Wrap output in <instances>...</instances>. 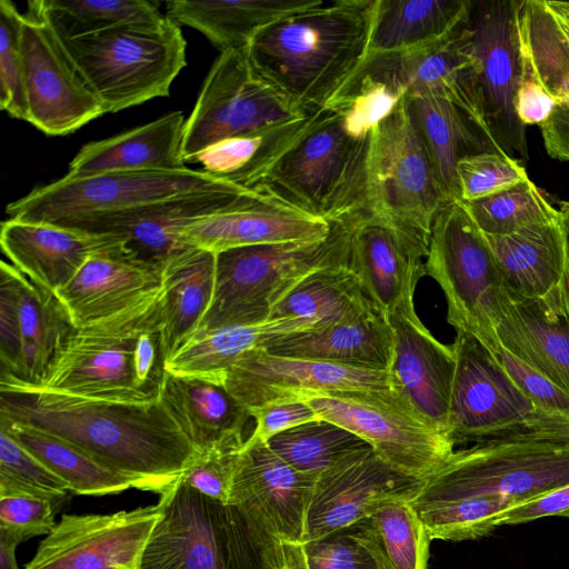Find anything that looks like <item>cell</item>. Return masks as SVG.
I'll return each mask as SVG.
<instances>
[{
	"mask_svg": "<svg viewBox=\"0 0 569 569\" xmlns=\"http://www.w3.org/2000/svg\"><path fill=\"white\" fill-rule=\"evenodd\" d=\"M519 388L540 408L569 416V392L521 362L501 346L493 355Z\"/></svg>",
	"mask_w": 569,
	"mask_h": 569,
	"instance_id": "6f0895ef",
	"label": "cell"
},
{
	"mask_svg": "<svg viewBox=\"0 0 569 569\" xmlns=\"http://www.w3.org/2000/svg\"><path fill=\"white\" fill-rule=\"evenodd\" d=\"M540 129L548 154L569 162V104L556 106Z\"/></svg>",
	"mask_w": 569,
	"mask_h": 569,
	"instance_id": "6125c7cd",
	"label": "cell"
},
{
	"mask_svg": "<svg viewBox=\"0 0 569 569\" xmlns=\"http://www.w3.org/2000/svg\"><path fill=\"white\" fill-rule=\"evenodd\" d=\"M317 479L293 469L267 442L242 446L228 505L266 539L302 543Z\"/></svg>",
	"mask_w": 569,
	"mask_h": 569,
	"instance_id": "ffe728a7",
	"label": "cell"
},
{
	"mask_svg": "<svg viewBox=\"0 0 569 569\" xmlns=\"http://www.w3.org/2000/svg\"><path fill=\"white\" fill-rule=\"evenodd\" d=\"M160 397L197 450L246 441L243 429L250 413L224 385L167 371Z\"/></svg>",
	"mask_w": 569,
	"mask_h": 569,
	"instance_id": "1f68e13d",
	"label": "cell"
},
{
	"mask_svg": "<svg viewBox=\"0 0 569 569\" xmlns=\"http://www.w3.org/2000/svg\"><path fill=\"white\" fill-rule=\"evenodd\" d=\"M0 243L12 266L38 286L56 292L92 256L124 247L127 240L117 234L9 218L1 224Z\"/></svg>",
	"mask_w": 569,
	"mask_h": 569,
	"instance_id": "83f0119b",
	"label": "cell"
},
{
	"mask_svg": "<svg viewBox=\"0 0 569 569\" xmlns=\"http://www.w3.org/2000/svg\"><path fill=\"white\" fill-rule=\"evenodd\" d=\"M471 4L469 0H376L368 54L441 39L468 18Z\"/></svg>",
	"mask_w": 569,
	"mask_h": 569,
	"instance_id": "ab89813d",
	"label": "cell"
},
{
	"mask_svg": "<svg viewBox=\"0 0 569 569\" xmlns=\"http://www.w3.org/2000/svg\"><path fill=\"white\" fill-rule=\"evenodd\" d=\"M569 510V485L525 501L501 513L498 527L519 525L549 516H562Z\"/></svg>",
	"mask_w": 569,
	"mask_h": 569,
	"instance_id": "91938a15",
	"label": "cell"
},
{
	"mask_svg": "<svg viewBox=\"0 0 569 569\" xmlns=\"http://www.w3.org/2000/svg\"><path fill=\"white\" fill-rule=\"evenodd\" d=\"M22 54L28 122L48 136L72 133L106 113L61 38L41 0L23 13Z\"/></svg>",
	"mask_w": 569,
	"mask_h": 569,
	"instance_id": "5bb4252c",
	"label": "cell"
},
{
	"mask_svg": "<svg viewBox=\"0 0 569 569\" xmlns=\"http://www.w3.org/2000/svg\"><path fill=\"white\" fill-rule=\"evenodd\" d=\"M163 303V283L128 307L90 322L64 342L39 386L16 385L76 397L150 402L134 383L132 351L137 332Z\"/></svg>",
	"mask_w": 569,
	"mask_h": 569,
	"instance_id": "9c48e42d",
	"label": "cell"
},
{
	"mask_svg": "<svg viewBox=\"0 0 569 569\" xmlns=\"http://www.w3.org/2000/svg\"><path fill=\"white\" fill-rule=\"evenodd\" d=\"M306 112L281 94L252 66L247 48L220 52L184 123L182 159H193L208 147Z\"/></svg>",
	"mask_w": 569,
	"mask_h": 569,
	"instance_id": "7c38bea8",
	"label": "cell"
},
{
	"mask_svg": "<svg viewBox=\"0 0 569 569\" xmlns=\"http://www.w3.org/2000/svg\"><path fill=\"white\" fill-rule=\"evenodd\" d=\"M160 515V501L112 513H64L26 569H139Z\"/></svg>",
	"mask_w": 569,
	"mask_h": 569,
	"instance_id": "ac0fdd59",
	"label": "cell"
},
{
	"mask_svg": "<svg viewBox=\"0 0 569 569\" xmlns=\"http://www.w3.org/2000/svg\"><path fill=\"white\" fill-rule=\"evenodd\" d=\"M61 40L106 113L169 96L187 64V41L168 16L154 27H123Z\"/></svg>",
	"mask_w": 569,
	"mask_h": 569,
	"instance_id": "8992f818",
	"label": "cell"
},
{
	"mask_svg": "<svg viewBox=\"0 0 569 569\" xmlns=\"http://www.w3.org/2000/svg\"><path fill=\"white\" fill-rule=\"evenodd\" d=\"M184 117L167 113L119 134L84 144L69 163L66 176L80 178L109 172L182 169Z\"/></svg>",
	"mask_w": 569,
	"mask_h": 569,
	"instance_id": "4dcf8cb0",
	"label": "cell"
},
{
	"mask_svg": "<svg viewBox=\"0 0 569 569\" xmlns=\"http://www.w3.org/2000/svg\"><path fill=\"white\" fill-rule=\"evenodd\" d=\"M369 138H352L341 118L323 108L253 189L328 222L367 212Z\"/></svg>",
	"mask_w": 569,
	"mask_h": 569,
	"instance_id": "5b68a950",
	"label": "cell"
},
{
	"mask_svg": "<svg viewBox=\"0 0 569 569\" xmlns=\"http://www.w3.org/2000/svg\"><path fill=\"white\" fill-rule=\"evenodd\" d=\"M462 202L478 228L489 236L509 234L526 226L559 218V210L530 179L499 193Z\"/></svg>",
	"mask_w": 569,
	"mask_h": 569,
	"instance_id": "7dc6e473",
	"label": "cell"
},
{
	"mask_svg": "<svg viewBox=\"0 0 569 569\" xmlns=\"http://www.w3.org/2000/svg\"><path fill=\"white\" fill-rule=\"evenodd\" d=\"M517 29L523 71L569 104V1L521 0Z\"/></svg>",
	"mask_w": 569,
	"mask_h": 569,
	"instance_id": "e575fe53",
	"label": "cell"
},
{
	"mask_svg": "<svg viewBox=\"0 0 569 569\" xmlns=\"http://www.w3.org/2000/svg\"><path fill=\"white\" fill-rule=\"evenodd\" d=\"M456 176L460 200L466 202L499 193L529 179L519 159L498 152L461 158Z\"/></svg>",
	"mask_w": 569,
	"mask_h": 569,
	"instance_id": "816d5d0a",
	"label": "cell"
},
{
	"mask_svg": "<svg viewBox=\"0 0 569 569\" xmlns=\"http://www.w3.org/2000/svg\"><path fill=\"white\" fill-rule=\"evenodd\" d=\"M393 331L387 313L368 300L342 320L287 336L266 350L283 357L388 371Z\"/></svg>",
	"mask_w": 569,
	"mask_h": 569,
	"instance_id": "f546056e",
	"label": "cell"
},
{
	"mask_svg": "<svg viewBox=\"0 0 569 569\" xmlns=\"http://www.w3.org/2000/svg\"><path fill=\"white\" fill-rule=\"evenodd\" d=\"M301 401L321 419L362 438L391 466L417 478L432 476L455 451L447 433L420 419L393 391H326Z\"/></svg>",
	"mask_w": 569,
	"mask_h": 569,
	"instance_id": "4fadbf2b",
	"label": "cell"
},
{
	"mask_svg": "<svg viewBox=\"0 0 569 569\" xmlns=\"http://www.w3.org/2000/svg\"><path fill=\"white\" fill-rule=\"evenodd\" d=\"M393 347L389 380L392 390L432 428L448 435V416L456 353L422 323L415 301H406L388 315ZM449 436V435H448Z\"/></svg>",
	"mask_w": 569,
	"mask_h": 569,
	"instance_id": "603a6c76",
	"label": "cell"
},
{
	"mask_svg": "<svg viewBox=\"0 0 569 569\" xmlns=\"http://www.w3.org/2000/svg\"><path fill=\"white\" fill-rule=\"evenodd\" d=\"M368 300L360 279L343 263L305 278L274 307L270 319H312L319 329L342 320Z\"/></svg>",
	"mask_w": 569,
	"mask_h": 569,
	"instance_id": "7bdbcfd3",
	"label": "cell"
},
{
	"mask_svg": "<svg viewBox=\"0 0 569 569\" xmlns=\"http://www.w3.org/2000/svg\"><path fill=\"white\" fill-rule=\"evenodd\" d=\"M448 198L403 97L372 129L367 158V212L428 246Z\"/></svg>",
	"mask_w": 569,
	"mask_h": 569,
	"instance_id": "ba28073f",
	"label": "cell"
},
{
	"mask_svg": "<svg viewBox=\"0 0 569 569\" xmlns=\"http://www.w3.org/2000/svg\"><path fill=\"white\" fill-rule=\"evenodd\" d=\"M252 189L191 193L128 211L90 216L70 220L60 226L92 233L117 234L141 258L164 263L184 247L182 230L194 220L234 206Z\"/></svg>",
	"mask_w": 569,
	"mask_h": 569,
	"instance_id": "484cf974",
	"label": "cell"
},
{
	"mask_svg": "<svg viewBox=\"0 0 569 569\" xmlns=\"http://www.w3.org/2000/svg\"><path fill=\"white\" fill-rule=\"evenodd\" d=\"M525 501L499 495L412 506L430 538L462 541L489 535L506 510Z\"/></svg>",
	"mask_w": 569,
	"mask_h": 569,
	"instance_id": "bcb514c9",
	"label": "cell"
},
{
	"mask_svg": "<svg viewBox=\"0 0 569 569\" xmlns=\"http://www.w3.org/2000/svg\"><path fill=\"white\" fill-rule=\"evenodd\" d=\"M520 1H472L469 23L486 126L503 153L527 160L526 126L516 113V97L523 78L517 29Z\"/></svg>",
	"mask_w": 569,
	"mask_h": 569,
	"instance_id": "9a60e30c",
	"label": "cell"
},
{
	"mask_svg": "<svg viewBox=\"0 0 569 569\" xmlns=\"http://www.w3.org/2000/svg\"><path fill=\"white\" fill-rule=\"evenodd\" d=\"M226 569H281L280 543L260 536L236 507L226 505Z\"/></svg>",
	"mask_w": 569,
	"mask_h": 569,
	"instance_id": "db71d44e",
	"label": "cell"
},
{
	"mask_svg": "<svg viewBox=\"0 0 569 569\" xmlns=\"http://www.w3.org/2000/svg\"><path fill=\"white\" fill-rule=\"evenodd\" d=\"M376 0H318L261 30L248 57L272 87L306 112L325 108L362 66Z\"/></svg>",
	"mask_w": 569,
	"mask_h": 569,
	"instance_id": "7a4b0ae2",
	"label": "cell"
},
{
	"mask_svg": "<svg viewBox=\"0 0 569 569\" xmlns=\"http://www.w3.org/2000/svg\"><path fill=\"white\" fill-rule=\"evenodd\" d=\"M243 443H220L198 450L181 475L182 480L198 492L228 505L237 459Z\"/></svg>",
	"mask_w": 569,
	"mask_h": 569,
	"instance_id": "f5cc1de1",
	"label": "cell"
},
{
	"mask_svg": "<svg viewBox=\"0 0 569 569\" xmlns=\"http://www.w3.org/2000/svg\"><path fill=\"white\" fill-rule=\"evenodd\" d=\"M425 269L445 295L447 321L456 332L476 338L495 355L506 287L485 234L461 200L447 201L435 218Z\"/></svg>",
	"mask_w": 569,
	"mask_h": 569,
	"instance_id": "52a82bcc",
	"label": "cell"
},
{
	"mask_svg": "<svg viewBox=\"0 0 569 569\" xmlns=\"http://www.w3.org/2000/svg\"><path fill=\"white\" fill-rule=\"evenodd\" d=\"M312 329H318L316 320L283 317L200 331L168 358L166 370L177 376H198L224 385L226 369L241 355L267 349L279 339Z\"/></svg>",
	"mask_w": 569,
	"mask_h": 569,
	"instance_id": "836d02e7",
	"label": "cell"
},
{
	"mask_svg": "<svg viewBox=\"0 0 569 569\" xmlns=\"http://www.w3.org/2000/svg\"><path fill=\"white\" fill-rule=\"evenodd\" d=\"M244 189L188 167L80 178L64 176L8 203L6 212L11 219L60 224L90 216L119 213L191 193Z\"/></svg>",
	"mask_w": 569,
	"mask_h": 569,
	"instance_id": "8fae6325",
	"label": "cell"
},
{
	"mask_svg": "<svg viewBox=\"0 0 569 569\" xmlns=\"http://www.w3.org/2000/svg\"><path fill=\"white\" fill-rule=\"evenodd\" d=\"M267 445L293 469L317 477L371 447L356 433L325 419L288 429L269 439Z\"/></svg>",
	"mask_w": 569,
	"mask_h": 569,
	"instance_id": "f6af8a7d",
	"label": "cell"
},
{
	"mask_svg": "<svg viewBox=\"0 0 569 569\" xmlns=\"http://www.w3.org/2000/svg\"><path fill=\"white\" fill-rule=\"evenodd\" d=\"M425 482L365 448L318 477L302 543L348 528L390 502H410Z\"/></svg>",
	"mask_w": 569,
	"mask_h": 569,
	"instance_id": "d6986e66",
	"label": "cell"
},
{
	"mask_svg": "<svg viewBox=\"0 0 569 569\" xmlns=\"http://www.w3.org/2000/svg\"><path fill=\"white\" fill-rule=\"evenodd\" d=\"M403 97L382 82L356 77L325 108L341 118L348 134L355 139H365Z\"/></svg>",
	"mask_w": 569,
	"mask_h": 569,
	"instance_id": "681fc988",
	"label": "cell"
},
{
	"mask_svg": "<svg viewBox=\"0 0 569 569\" xmlns=\"http://www.w3.org/2000/svg\"><path fill=\"white\" fill-rule=\"evenodd\" d=\"M322 110L219 141L200 152L192 163L201 164V170L216 178L253 189L312 127Z\"/></svg>",
	"mask_w": 569,
	"mask_h": 569,
	"instance_id": "74e56055",
	"label": "cell"
},
{
	"mask_svg": "<svg viewBox=\"0 0 569 569\" xmlns=\"http://www.w3.org/2000/svg\"><path fill=\"white\" fill-rule=\"evenodd\" d=\"M318 0L166 1L167 16L201 32L220 52L244 49L264 28Z\"/></svg>",
	"mask_w": 569,
	"mask_h": 569,
	"instance_id": "d590c367",
	"label": "cell"
},
{
	"mask_svg": "<svg viewBox=\"0 0 569 569\" xmlns=\"http://www.w3.org/2000/svg\"><path fill=\"white\" fill-rule=\"evenodd\" d=\"M485 238L509 293L537 301L553 316L568 317L569 264L560 216Z\"/></svg>",
	"mask_w": 569,
	"mask_h": 569,
	"instance_id": "d4e9b609",
	"label": "cell"
},
{
	"mask_svg": "<svg viewBox=\"0 0 569 569\" xmlns=\"http://www.w3.org/2000/svg\"><path fill=\"white\" fill-rule=\"evenodd\" d=\"M362 213L333 221L321 239L217 253L212 299L197 332L269 320L274 307L309 274L348 263L352 233Z\"/></svg>",
	"mask_w": 569,
	"mask_h": 569,
	"instance_id": "3957f363",
	"label": "cell"
},
{
	"mask_svg": "<svg viewBox=\"0 0 569 569\" xmlns=\"http://www.w3.org/2000/svg\"><path fill=\"white\" fill-rule=\"evenodd\" d=\"M161 515L139 569H226L227 509L184 483L160 496Z\"/></svg>",
	"mask_w": 569,
	"mask_h": 569,
	"instance_id": "7402d4cb",
	"label": "cell"
},
{
	"mask_svg": "<svg viewBox=\"0 0 569 569\" xmlns=\"http://www.w3.org/2000/svg\"><path fill=\"white\" fill-rule=\"evenodd\" d=\"M23 19V13L13 2L0 1V108L16 119L28 121L22 54Z\"/></svg>",
	"mask_w": 569,
	"mask_h": 569,
	"instance_id": "f907efd6",
	"label": "cell"
},
{
	"mask_svg": "<svg viewBox=\"0 0 569 569\" xmlns=\"http://www.w3.org/2000/svg\"><path fill=\"white\" fill-rule=\"evenodd\" d=\"M302 546L308 569H379L370 551L349 528Z\"/></svg>",
	"mask_w": 569,
	"mask_h": 569,
	"instance_id": "9f6ffc18",
	"label": "cell"
},
{
	"mask_svg": "<svg viewBox=\"0 0 569 569\" xmlns=\"http://www.w3.org/2000/svg\"><path fill=\"white\" fill-rule=\"evenodd\" d=\"M224 387L247 408L301 401L310 393L326 391H393L387 371L277 356L266 349L236 359L224 371Z\"/></svg>",
	"mask_w": 569,
	"mask_h": 569,
	"instance_id": "44dd1931",
	"label": "cell"
},
{
	"mask_svg": "<svg viewBox=\"0 0 569 569\" xmlns=\"http://www.w3.org/2000/svg\"><path fill=\"white\" fill-rule=\"evenodd\" d=\"M348 528L379 569H427L432 539L410 502H390Z\"/></svg>",
	"mask_w": 569,
	"mask_h": 569,
	"instance_id": "b9f144b4",
	"label": "cell"
},
{
	"mask_svg": "<svg viewBox=\"0 0 569 569\" xmlns=\"http://www.w3.org/2000/svg\"><path fill=\"white\" fill-rule=\"evenodd\" d=\"M563 517L569 518V511L565 512V513H563Z\"/></svg>",
	"mask_w": 569,
	"mask_h": 569,
	"instance_id": "003e7915",
	"label": "cell"
},
{
	"mask_svg": "<svg viewBox=\"0 0 569 569\" xmlns=\"http://www.w3.org/2000/svg\"><path fill=\"white\" fill-rule=\"evenodd\" d=\"M69 493L64 480L0 428V496H34L61 506Z\"/></svg>",
	"mask_w": 569,
	"mask_h": 569,
	"instance_id": "c3c4849f",
	"label": "cell"
},
{
	"mask_svg": "<svg viewBox=\"0 0 569 569\" xmlns=\"http://www.w3.org/2000/svg\"><path fill=\"white\" fill-rule=\"evenodd\" d=\"M60 506L52 500L27 495L0 496V532L19 543L36 536L48 535L56 526Z\"/></svg>",
	"mask_w": 569,
	"mask_h": 569,
	"instance_id": "11a10c76",
	"label": "cell"
},
{
	"mask_svg": "<svg viewBox=\"0 0 569 569\" xmlns=\"http://www.w3.org/2000/svg\"><path fill=\"white\" fill-rule=\"evenodd\" d=\"M448 435L452 442L542 440L569 445V416L537 406L476 338L457 332Z\"/></svg>",
	"mask_w": 569,
	"mask_h": 569,
	"instance_id": "277c9868",
	"label": "cell"
},
{
	"mask_svg": "<svg viewBox=\"0 0 569 569\" xmlns=\"http://www.w3.org/2000/svg\"><path fill=\"white\" fill-rule=\"evenodd\" d=\"M21 446L64 480L74 495L103 496L130 488L143 490L140 480L116 471L78 446L27 425L0 420Z\"/></svg>",
	"mask_w": 569,
	"mask_h": 569,
	"instance_id": "60d3db41",
	"label": "cell"
},
{
	"mask_svg": "<svg viewBox=\"0 0 569 569\" xmlns=\"http://www.w3.org/2000/svg\"><path fill=\"white\" fill-rule=\"evenodd\" d=\"M60 38L73 39L123 27H154L167 14L147 0H41Z\"/></svg>",
	"mask_w": 569,
	"mask_h": 569,
	"instance_id": "ee69618b",
	"label": "cell"
},
{
	"mask_svg": "<svg viewBox=\"0 0 569 569\" xmlns=\"http://www.w3.org/2000/svg\"><path fill=\"white\" fill-rule=\"evenodd\" d=\"M356 77L382 82L405 97L439 96L456 104L490 136L482 116L469 16L455 31L436 41L368 54L351 79Z\"/></svg>",
	"mask_w": 569,
	"mask_h": 569,
	"instance_id": "e0dca14e",
	"label": "cell"
},
{
	"mask_svg": "<svg viewBox=\"0 0 569 569\" xmlns=\"http://www.w3.org/2000/svg\"><path fill=\"white\" fill-rule=\"evenodd\" d=\"M217 253L184 247L163 264L164 345L168 358L199 329L210 306Z\"/></svg>",
	"mask_w": 569,
	"mask_h": 569,
	"instance_id": "f35d334b",
	"label": "cell"
},
{
	"mask_svg": "<svg viewBox=\"0 0 569 569\" xmlns=\"http://www.w3.org/2000/svg\"><path fill=\"white\" fill-rule=\"evenodd\" d=\"M569 485V445L495 441L455 450L411 505L499 495L528 501Z\"/></svg>",
	"mask_w": 569,
	"mask_h": 569,
	"instance_id": "30bf717a",
	"label": "cell"
},
{
	"mask_svg": "<svg viewBox=\"0 0 569 569\" xmlns=\"http://www.w3.org/2000/svg\"><path fill=\"white\" fill-rule=\"evenodd\" d=\"M256 427L243 446L268 442L269 439L302 423L321 419L306 401H276L248 408Z\"/></svg>",
	"mask_w": 569,
	"mask_h": 569,
	"instance_id": "680465c9",
	"label": "cell"
},
{
	"mask_svg": "<svg viewBox=\"0 0 569 569\" xmlns=\"http://www.w3.org/2000/svg\"><path fill=\"white\" fill-rule=\"evenodd\" d=\"M331 227L332 222L253 189L234 206L189 223L180 241L219 253L249 246L317 240Z\"/></svg>",
	"mask_w": 569,
	"mask_h": 569,
	"instance_id": "cb8c5ba5",
	"label": "cell"
},
{
	"mask_svg": "<svg viewBox=\"0 0 569 569\" xmlns=\"http://www.w3.org/2000/svg\"><path fill=\"white\" fill-rule=\"evenodd\" d=\"M281 569H308L302 543H280Z\"/></svg>",
	"mask_w": 569,
	"mask_h": 569,
	"instance_id": "be15d7a7",
	"label": "cell"
},
{
	"mask_svg": "<svg viewBox=\"0 0 569 569\" xmlns=\"http://www.w3.org/2000/svg\"><path fill=\"white\" fill-rule=\"evenodd\" d=\"M555 100L523 71L516 97V113L523 126L541 124L556 108Z\"/></svg>",
	"mask_w": 569,
	"mask_h": 569,
	"instance_id": "94428289",
	"label": "cell"
},
{
	"mask_svg": "<svg viewBox=\"0 0 569 569\" xmlns=\"http://www.w3.org/2000/svg\"><path fill=\"white\" fill-rule=\"evenodd\" d=\"M428 246L408 232L363 212L355 227L348 266L358 276L368 298L387 316L413 300L426 276Z\"/></svg>",
	"mask_w": 569,
	"mask_h": 569,
	"instance_id": "4316f807",
	"label": "cell"
},
{
	"mask_svg": "<svg viewBox=\"0 0 569 569\" xmlns=\"http://www.w3.org/2000/svg\"><path fill=\"white\" fill-rule=\"evenodd\" d=\"M496 335L509 353L569 392L568 317L506 290Z\"/></svg>",
	"mask_w": 569,
	"mask_h": 569,
	"instance_id": "d6a6232c",
	"label": "cell"
},
{
	"mask_svg": "<svg viewBox=\"0 0 569 569\" xmlns=\"http://www.w3.org/2000/svg\"><path fill=\"white\" fill-rule=\"evenodd\" d=\"M163 264L148 261L128 246L92 256L54 293L73 326L81 328L112 315L161 287Z\"/></svg>",
	"mask_w": 569,
	"mask_h": 569,
	"instance_id": "f1b7e54d",
	"label": "cell"
},
{
	"mask_svg": "<svg viewBox=\"0 0 569 569\" xmlns=\"http://www.w3.org/2000/svg\"><path fill=\"white\" fill-rule=\"evenodd\" d=\"M0 420L60 437L160 496L198 451L161 397L124 402L0 385Z\"/></svg>",
	"mask_w": 569,
	"mask_h": 569,
	"instance_id": "6da1fadb",
	"label": "cell"
},
{
	"mask_svg": "<svg viewBox=\"0 0 569 569\" xmlns=\"http://www.w3.org/2000/svg\"><path fill=\"white\" fill-rule=\"evenodd\" d=\"M74 329L53 291L1 261L0 382L39 386Z\"/></svg>",
	"mask_w": 569,
	"mask_h": 569,
	"instance_id": "2e32d148",
	"label": "cell"
},
{
	"mask_svg": "<svg viewBox=\"0 0 569 569\" xmlns=\"http://www.w3.org/2000/svg\"><path fill=\"white\" fill-rule=\"evenodd\" d=\"M560 223L563 230L567 256H568V264H569V201L561 202V207L559 210ZM568 320H569V308H568Z\"/></svg>",
	"mask_w": 569,
	"mask_h": 569,
	"instance_id": "03108f58",
	"label": "cell"
},
{
	"mask_svg": "<svg viewBox=\"0 0 569 569\" xmlns=\"http://www.w3.org/2000/svg\"><path fill=\"white\" fill-rule=\"evenodd\" d=\"M18 545L16 539L0 532V569H19L16 559Z\"/></svg>",
	"mask_w": 569,
	"mask_h": 569,
	"instance_id": "e7e4bbea",
	"label": "cell"
},
{
	"mask_svg": "<svg viewBox=\"0 0 569 569\" xmlns=\"http://www.w3.org/2000/svg\"><path fill=\"white\" fill-rule=\"evenodd\" d=\"M449 199H459L458 161L470 154H506L461 109L432 94L405 97Z\"/></svg>",
	"mask_w": 569,
	"mask_h": 569,
	"instance_id": "8d00e7d4",
	"label": "cell"
}]
</instances>
